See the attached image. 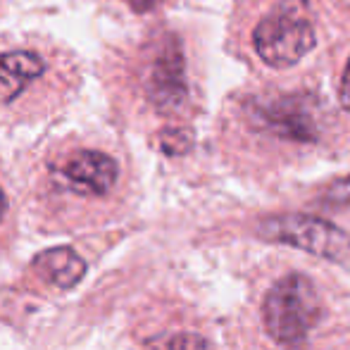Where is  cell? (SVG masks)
<instances>
[{
	"label": "cell",
	"mask_w": 350,
	"mask_h": 350,
	"mask_svg": "<svg viewBox=\"0 0 350 350\" xmlns=\"http://www.w3.org/2000/svg\"><path fill=\"white\" fill-rule=\"evenodd\" d=\"M322 317L317 286L305 274L291 272L269 288L262 303V322L267 334L288 350H303L308 336Z\"/></svg>",
	"instance_id": "obj_1"
},
{
	"label": "cell",
	"mask_w": 350,
	"mask_h": 350,
	"mask_svg": "<svg viewBox=\"0 0 350 350\" xmlns=\"http://www.w3.org/2000/svg\"><path fill=\"white\" fill-rule=\"evenodd\" d=\"M314 43L317 33L308 12V0H284L253 29L255 53L274 70L298 65Z\"/></svg>",
	"instance_id": "obj_2"
},
{
	"label": "cell",
	"mask_w": 350,
	"mask_h": 350,
	"mask_svg": "<svg viewBox=\"0 0 350 350\" xmlns=\"http://www.w3.org/2000/svg\"><path fill=\"white\" fill-rule=\"evenodd\" d=\"M258 236L269 243L291 245L350 272V236L341 226L314 215H272L258 221Z\"/></svg>",
	"instance_id": "obj_3"
},
{
	"label": "cell",
	"mask_w": 350,
	"mask_h": 350,
	"mask_svg": "<svg viewBox=\"0 0 350 350\" xmlns=\"http://www.w3.org/2000/svg\"><path fill=\"white\" fill-rule=\"evenodd\" d=\"M51 181L60 193L81 200H100L115 191L120 165L112 155L93 148H79L51 165Z\"/></svg>",
	"instance_id": "obj_4"
},
{
	"label": "cell",
	"mask_w": 350,
	"mask_h": 350,
	"mask_svg": "<svg viewBox=\"0 0 350 350\" xmlns=\"http://www.w3.org/2000/svg\"><path fill=\"white\" fill-rule=\"evenodd\" d=\"M148 93H150V100L162 110L176 107L184 100V57H181V51L174 41L167 43L152 60L150 77H148Z\"/></svg>",
	"instance_id": "obj_5"
},
{
	"label": "cell",
	"mask_w": 350,
	"mask_h": 350,
	"mask_svg": "<svg viewBox=\"0 0 350 350\" xmlns=\"http://www.w3.org/2000/svg\"><path fill=\"white\" fill-rule=\"evenodd\" d=\"M33 274L41 277V281L55 286L60 291H70L81 281L86 272L83 258L72 248H53L41 253L31 265Z\"/></svg>",
	"instance_id": "obj_6"
},
{
	"label": "cell",
	"mask_w": 350,
	"mask_h": 350,
	"mask_svg": "<svg viewBox=\"0 0 350 350\" xmlns=\"http://www.w3.org/2000/svg\"><path fill=\"white\" fill-rule=\"evenodd\" d=\"M46 70L43 57L33 51H10L0 55V86L5 100L17 98L31 81H36Z\"/></svg>",
	"instance_id": "obj_7"
},
{
	"label": "cell",
	"mask_w": 350,
	"mask_h": 350,
	"mask_svg": "<svg viewBox=\"0 0 350 350\" xmlns=\"http://www.w3.org/2000/svg\"><path fill=\"white\" fill-rule=\"evenodd\" d=\"M324 203L329 205H348L350 203V176H346V179H338L334 181L332 186L327 189V193H324Z\"/></svg>",
	"instance_id": "obj_8"
},
{
	"label": "cell",
	"mask_w": 350,
	"mask_h": 350,
	"mask_svg": "<svg viewBox=\"0 0 350 350\" xmlns=\"http://www.w3.org/2000/svg\"><path fill=\"white\" fill-rule=\"evenodd\" d=\"M167 350H212L210 343L198 334H179L167 343Z\"/></svg>",
	"instance_id": "obj_9"
},
{
	"label": "cell",
	"mask_w": 350,
	"mask_h": 350,
	"mask_svg": "<svg viewBox=\"0 0 350 350\" xmlns=\"http://www.w3.org/2000/svg\"><path fill=\"white\" fill-rule=\"evenodd\" d=\"M162 146H165L167 152H184V150H189L191 139L184 134V131H176V134H165V136H162Z\"/></svg>",
	"instance_id": "obj_10"
},
{
	"label": "cell",
	"mask_w": 350,
	"mask_h": 350,
	"mask_svg": "<svg viewBox=\"0 0 350 350\" xmlns=\"http://www.w3.org/2000/svg\"><path fill=\"white\" fill-rule=\"evenodd\" d=\"M338 98H341L343 110L350 112V60H348V65H346V72H343L341 86H338Z\"/></svg>",
	"instance_id": "obj_11"
},
{
	"label": "cell",
	"mask_w": 350,
	"mask_h": 350,
	"mask_svg": "<svg viewBox=\"0 0 350 350\" xmlns=\"http://www.w3.org/2000/svg\"><path fill=\"white\" fill-rule=\"evenodd\" d=\"M162 0H131V5H134V10H139V12H148V10L157 8Z\"/></svg>",
	"instance_id": "obj_12"
},
{
	"label": "cell",
	"mask_w": 350,
	"mask_h": 350,
	"mask_svg": "<svg viewBox=\"0 0 350 350\" xmlns=\"http://www.w3.org/2000/svg\"><path fill=\"white\" fill-rule=\"evenodd\" d=\"M5 217H8V196H5L3 186H0V226H3Z\"/></svg>",
	"instance_id": "obj_13"
}]
</instances>
